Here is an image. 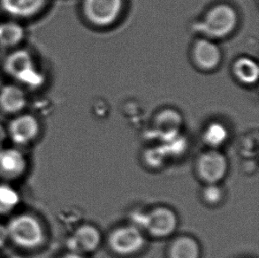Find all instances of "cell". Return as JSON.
<instances>
[{
	"label": "cell",
	"mask_w": 259,
	"mask_h": 258,
	"mask_svg": "<svg viewBox=\"0 0 259 258\" xmlns=\"http://www.w3.org/2000/svg\"><path fill=\"white\" fill-rule=\"evenodd\" d=\"M3 69L14 82L28 91L38 90L46 81L35 55L30 50L21 46L11 50L3 60Z\"/></svg>",
	"instance_id": "1"
},
{
	"label": "cell",
	"mask_w": 259,
	"mask_h": 258,
	"mask_svg": "<svg viewBox=\"0 0 259 258\" xmlns=\"http://www.w3.org/2000/svg\"><path fill=\"white\" fill-rule=\"evenodd\" d=\"M8 239L21 248H35L46 241L45 229L36 218L28 214L14 217L7 225Z\"/></svg>",
	"instance_id": "2"
},
{
	"label": "cell",
	"mask_w": 259,
	"mask_h": 258,
	"mask_svg": "<svg viewBox=\"0 0 259 258\" xmlns=\"http://www.w3.org/2000/svg\"><path fill=\"white\" fill-rule=\"evenodd\" d=\"M109 248L116 255L132 256L144 250L146 238L142 229L133 224L116 227L108 236Z\"/></svg>",
	"instance_id": "3"
},
{
	"label": "cell",
	"mask_w": 259,
	"mask_h": 258,
	"mask_svg": "<svg viewBox=\"0 0 259 258\" xmlns=\"http://www.w3.org/2000/svg\"><path fill=\"white\" fill-rule=\"evenodd\" d=\"M178 224V216L174 209L158 206L143 215L141 229L155 239H165L175 234Z\"/></svg>",
	"instance_id": "4"
},
{
	"label": "cell",
	"mask_w": 259,
	"mask_h": 258,
	"mask_svg": "<svg viewBox=\"0 0 259 258\" xmlns=\"http://www.w3.org/2000/svg\"><path fill=\"white\" fill-rule=\"evenodd\" d=\"M228 158L217 149L204 151L196 159V175L204 184L221 183L228 175Z\"/></svg>",
	"instance_id": "5"
},
{
	"label": "cell",
	"mask_w": 259,
	"mask_h": 258,
	"mask_svg": "<svg viewBox=\"0 0 259 258\" xmlns=\"http://www.w3.org/2000/svg\"><path fill=\"white\" fill-rule=\"evenodd\" d=\"M237 23V14L228 5L214 7L206 14L202 23L203 32L211 37H223L231 33Z\"/></svg>",
	"instance_id": "6"
},
{
	"label": "cell",
	"mask_w": 259,
	"mask_h": 258,
	"mask_svg": "<svg viewBox=\"0 0 259 258\" xmlns=\"http://www.w3.org/2000/svg\"><path fill=\"white\" fill-rule=\"evenodd\" d=\"M40 129L38 118L33 113L23 112L13 116L7 127V137L17 146H26L38 137Z\"/></svg>",
	"instance_id": "7"
},
{
	"label": "cell",
	"mask_w": 259,
	"mask_h": 258,
	"mask_svg": "<svg viewBox=\"0 0 259 258\" xmlns=\"http://www.w3.org/2000/svg\"><path fill=\"white\" fill-rule=\"evenodd\" d=\"M122 0H84L85 16L93 24L107 26L119 16L122 8Z\"/></svg>",
	"instance_id": "8"
},
{
	"label": "cell",
	"mask_w": 259,
	"mask_h": 258,
	"mask_svg": "<svg viewBox=\"0 0 259 258\" xmlns=\"http://www.w3.org/2000/svg\"><path fill=\"white\" fill-rule=\"evenodd\" d=\"M101 231L93 224H81L76 227L74 234L68 239L69 251L87 255L97 251L101 246Z\"/></svg>",
	"instance_id": "9"
},
{
	"label": "cell",
	"mask_w": 259,
	"mask_h": 258,
	"mask_svg": "<svg viewBox=\"0 0 259 258\" xmlns=\"http://www.w3.org/2000/svg\"><path fill=\"white\" fill-rule=\"evenodd\" d=\"M49 0H0V10L14 21H28L45 11Z\"/></svg>",
	"instance_id": "10"
},
{
	"label": "cell",
	"mask_w": 259,
	"mask_h": 258,
	"mask_svg": "<svg viewBox=\"0 0 259 258\" xmlns=\"http://www.w3.org/2000/svg\"><path fill=\"white\" fill-rule=\"evenodd\" d=\"M29 105L28 91L16 82L4 83L0 87V111L15 116L25 112Z\"/></svg>",
	"instance_id": "11"
},
{
	"label": "cell",
	"mask_w": 259,
	"mask_h": 258,
	"mask_svg": "<svg viewBox=\"0 0 259 258\" xmlns=\"http://www.w3.org/2000/svg\"><path fill=\"white\" fill-rule=\"evenodd\" d=\"M28 161L22 151L17 148L0 149V177L15 180L24 175Z\"/></svg>",
	"instance_id": "12"
},
{
	"label": "cell",
	"mask_w": 259,
	"mask_h": 258,
	"mask_svg": "<svg viewBox=\"0 0 259 258\" xmlns=\"http://www.w3.org/2000/svg\"><path fill=\"white\" fill-rule=\"evenodd\" d=\"M167 258H201L202 249L196 238L190 235H179L170 241Z\"/></svg>",
	"instance_id": "13"
},
{
	"label": "cell",
	"mask_w": 259,
	"mask_h": 258,
	"mask_svg": "<svg viewBox=\"0 0 259 258\" xmlns=\"http://www.w3.org/2000/svg\"><path fill=\"white\" fill-rule=\"evenodd\" d=\"M26 37V30L20 21L12 19L0 21V47L13 50L20 47Z\"/></svg>",
	"instance_id": "14"
},
{
	"label": "cell",
	"mask_w": 259,
	"mask_h": 258,
	"mask_svg": "<svg viewBox=\"0 0 259 258\" xmlns=\"http://www.w3.org/2000/svg\"><path fill=\"white\" fill-rule=\"evenodd\" d=\"M221 57L219 47L208 40H200L194 47L195 60L203 69H213L220 63Z\"/></svg>",
	"instance_id": "15"
},
{
	"label": "cell",
	"mask_w": 259,
	"mask_h": 258,
	"mask_svg": "<svg viewBox=\"0 0 259 258\" xmlns=\"http://www.w3.org/2000/svg\"><path fill=\"white\" fill-rule=\"evenodd\" d=\"M234 73L236 78L243 83H255L258 79V66L251 59L241 58L234 65Z\"/></svg>",
	"instance_id": "16"
},
{
	"label": "cell",
	"mask_w": 259,
	"mask_h": 258,
	"mask_svg": "<svg viewBox=\"0 0 259 258\" xmlns=\"http://www.w3.org/2000/svg\"><path fill=\"white\" fill-rule=\"evenodd\" d=\"M21 202V196L13 186L0 183V215L14 211Z\"/></svg>",
	"instance_id": "17"
},
{
	"label": "cell",
	"mask_w": 259,
	"mask_h": 258,
	"mask_svg": "<svg viewBox=\"0 0 259 258\" xmlns=\"http://www.w3.org/2000/svg\"><path fill=\"white\" fill-rule=\"evenodd\" d=\"M228 138V129L221 123H211L203 134V140L210 149L222 146Z\"/></svg>",
	"instance_id": "18"
},
{
	"label": "cell",
	"mask_w": 259,
	"mask_h": 258,
	"mask_svg": "<svg viewBox=\"0 0 259 258\" xmlns=\"http://www.w3.org/2000/svg\"><path fill=\"white\" fill-rule=\"evenodd\" d=\"M181 124V119L175 112L172 111L163 112L161 115L158 117L157 125L158 126L159 132L164 136L172 137L176 136L178 133L179 127Z\"/></svg>",
	"instance_id": "19"
},
{
	"label": "cell",
	"mask_w": 259,
	"mask_h": 258,
	"mask_svg": "<svg viewBox=\"0 0 259 258\" xmlns=\"http://www.w3.org/2000/svg\"><path fill=\"white\" fill-rule=\"evenodd\" d=\"M201 196L207 205H220L224 201L225 190L220 183L205 184L201 191Z\"/></svg>",
	"instance_id": "20"
},
{
	"label": "cell",
	"mask_w": 259,
	"mask_h": 258,
	"mask_svg": "<svg viewBox=\"0 0 259 258\" xmlns=\"http://www.w3.org/2000/svg\"><path fill=\"white\" fill-rule=\"evenodd\" d=\"M8 240V234H7V226H4L0 223V248H2L6 244Z\"/></svg>",
	"instance_id": "21"
},
{
	"label": "cell",
	"mask_w": 259,
	"mask_h": 258,
	"mask_svg": "<svg viewBox=\"0 0 259 258\" xmlns=\"http://www.w3.org/2000/svg\"><path fill=\"white\" fill-rule=\"evenodd\" d=\"M7 138V128L0 123V149L3 148L4 143Z\"/></svg>",
	"instance_id": "22"
},
{
	"label": "cell",
	"mask_w": 259,
	"mask_h": 258,
	"mask_svg": "<svg viewBox=\"0 0 259 258\" xmlns=\"http://www.w3.org/2000/svg\"><path fill=\"white\" fill-rule=\"evenodd\" d=\"M61 258H88L87 255H82L80 253H76V252L69 251L67 254L62 256Z\"/></svg>",
	"instance_id": "23"
},
{
	"label": "cell",
	"mask_w": 259,
	"mask_h": 258,
	"mask_svg": "<svg viewBox=\"0 0 259 258\" xmlns=\"http://www.w3.org/2000/svg\"><path fill=\"white\" fill-rule=\"evenodd\" d=\"M2 84H3V81H2V77L0 75V87L2 86Z\"/></svg>",
	"instance_id": "24"
}]
</instances>
